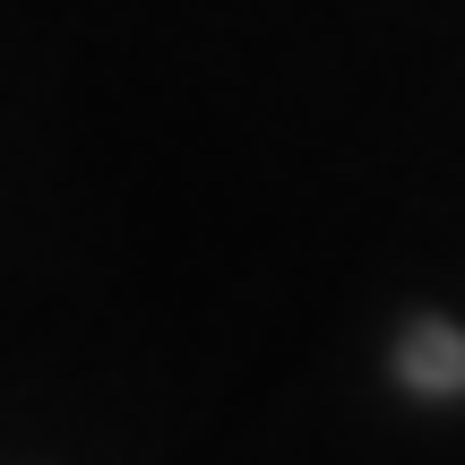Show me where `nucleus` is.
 <instances>
[{
    "label": "nucleus",
    "mask_w": 465,
    "mask_h": 465,
    "mask_svg": "<svg viewBox=\"0 0 465 465\" xmlns=\"http://www.w3.org/2000/svg\"><path fill=\"white\" fill-rule=\"evenodd\" d=\"M405 380H414V388H465V336L457 328H414Z\"/></svg>",
    "instance_id": "1"
}]
</instances>
